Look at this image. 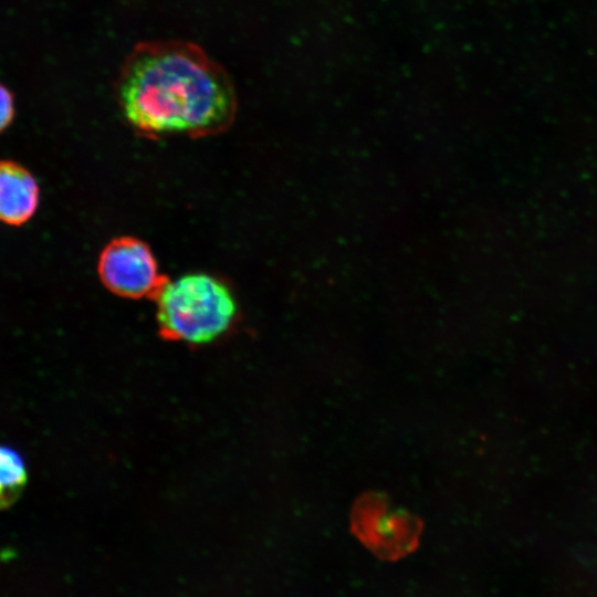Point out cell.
<instances>
[{
    "label": "cell",
    "instance_id": "cell-1",
    "mask_svg": "<svg viewBox=\"0 0 597 597\" xmlns=\"http://www.w3.org/2000/svg\"><path fill=\"white\" fill-rule=\"evenodd\" d=\"M116 96L129 126L149 138L217 135L237 111L227 72L198 45L180 40L136 45L121 67Z\"/></svg>",
    "mask_w": 597,
    "mask_h": 597
},
{
    "label": "cell",
    "instance_id": "cell-2",
    "mask_svg": "<svg viewBox=\"0 0 597 597\" xmlns=\"http://www.w3.org/2000/svg\"><path fill=\"white\" fill-rule=\"evenodd\" d=\"M155 300L163 333L187 344H207L222 336L238 312L231 289L202 272L167 279Z\"/></svg>",
    "mask_w": 597,
    "mask_h": 597
},
{
    "label": "cell",
    "instance_id": "cell-3",
    "mask_svg": "<svg viewBox=\"0 0 597 597\" xmlns=\"http://www.w3.org/2000/svg\"><path fill=\"white\" fill-rule=\"evenodd\" d=\"M350 525L357 538L377 557L396 561L410 554L419 544L421 522L413 514L395 507L379 493L357 499Z\"/></svg>",
    "mask_w": 597,
    "mask_h": 597
},
{
    "label": "cell",
    "instance_id": "cell-4",
    "mask_svg": "<svg viewBox=\"0 0 597 597\" xmlns=\"http://www.w3.org/2000/svg\"><path fill=\"white\" fill-rule=\"evenodd\" d=\"M97 273L105 287L128 298L155 297L167 281L148 244L128 235L115 238L104 247Z\"/></svg>",
    "mask_w": 597,
    "mask_h": 597
},
{
    "label": "cell",
    "instance_id": "cell-5",
    "mask_svg": "<svg viewBox=\"0 0 597 597\" xmlns=\"http://www.w3.org/2000/svg\"><path fill=\"white\" fill-rule=\"evenodd\" d=\"M40 189L34 176L20 163L0 160V221L14 227L36 212Z\"/></svg>",
    "mask_w": 597,
    "mask_h": 597
},
{
    "label": "cell",
    "instance_id": "cell-6",
    "mask_svg": "<svg viewBox=\"0 0 597 597\" xmlns=\"http://www.w3.org/2000/svg\"><path fill=\"white\" fill-rule=\"evenodd\" d=\"M28 482L24 460L14 449L0 446V510L12 506Z\"/></svg>",
    "mask_w": 597,
    "mask_h": 597
},
{
    "label": "cell",
    "instance_id": "cell-7",
    "mask_svg": "<svg viewBox=\"0 0 597 597\" xmlns=\"http://www.w3.org/2000/svg\"><path fill=\"white\" fill-rule=\"evenodd\" d=\"M14 113L13 94L0 83V134L11 125Z\"/></svg>",
    "mask_w": 597,
    "mask_h": 597
}]
</instances>
